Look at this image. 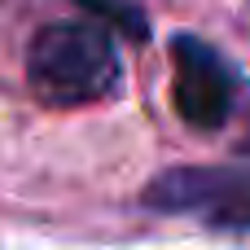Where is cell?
I'll return each instance as SVG.
<instances>
[{"label":"cell","mask_w":250,"mask_h":250,"mask_svg":"<svg viewBox=\"0 0 250 250\" xmlns=\"http://www.w3.org/2000/svg\"><path fill=\"white\" fill-rule=\"evenodd\" d=\"M79 9H88L97 22H105V26L123 31V35H127V40H136V44H145V40H149V22H145V13H141L136 4H127V0H79Z\"/></svg>","instance_id":"cell-4"},{"label":"cell","mask_w":250,"mask_h":250,"mask_svg":"<svg viewBox=\"0 0 250 250\" xmlns=\"http://www.w3.org/2000/svg\"><path fill=\"white\" fill-rule=\"evenodd\" d=\"M176 110L193 127H220L233 110V75L193 35H176Z\"/></svg>","instance_id":"cell-3"},{"label":"cell","mask_w":250,"mask_h":250,"mask_svg":"<svg viewBox=\"0 0 250 250\" xmlns=\"http://www.w3.org/2000/svg\"><path fill=\"white\" fill-rule=\"evenodd\" d=\"M145 207L202 215L220 229H250V158L220 167H171L145 189Z\"/></svg>","instance_id":"cell-2"},{"label":"cell","mask_w":250,"mask_h":250,"mask_svg":"<svg viewBox=\"0 0 250 250\" xmlns=\"http://www.w3.org/2000/svg\"><path fill=\"white\" fill-rule=\"evenodd\" d=\"M26 75L53 105L97 101L119 83V53L105 22H53L26 48Z\"/></svg>","instance_id":"cell-1"}]
</instances>
